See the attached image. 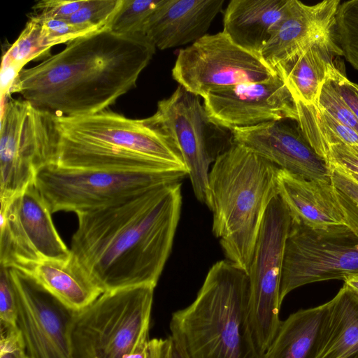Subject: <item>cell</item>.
<instances>
[{"label":"cell","mask_w":358,"mask_h":358,"mask_svg":"<svg viewBox=\"0 0 358 358\" xmlns=\"http://www.w3.org/2000/svg\"><path fill=\"white\" fill-rule=\"evenodd\" d=\"M181 207L177 182L79 213L71 254L103 293L155 287L171 252Z\"/></svg>","instance_id":"1"},{"label":"cell","mask_w":358,"mask_h":358,"mask_svg":"<svg viewBox=\"0 0 358 358\" xmlns=\"http://www.w3.org/2000/svg\"><path fill=\"white\" fill-rule=\"evenodd\" d=\"M155 49L143 36H122L104 29L70 41L59 52L23 69L10 95L18 93L56 116L98 113L136 87Z\"/></svg>","instance_id":"2"},{"label":"cell","mask_w":358,"mask_h":358,"mask_svg":"<svg viewBox=\"0 0 358 358\" xmlns=\"http://www.w3.org/2000/svg\"><path fill=\"white\" fill-rule=\"evenodd\" d=\"M60 136L57 165L122 172L188 171L174 140L145 119L108 110L56 116Z\"/></svg>","instance_id":"3"},{"label":"cell","mask_w":358,"mask_h":358,"mask_svg":"<svg viewBox=\"0 0 358 358\" xmlns=\"http://www.w3.org/2000/svg\"><path fill=\"white\" fill-rule=\"evenodd\" d=\"M278 168L234 142L209 172L208 207L213 234L227 260L247 273L267 208L278 195Z\"/></svg>","instance_id":"4"},{"label":"cell","mask_w":358,"mask_h":358,"mask_svg":"<svg viewBox=\"0 0 358 358\" xmlns=\"http://www.w3.org/2000/svg\"><path fill=\"white\" fill-rule=\"evenodd\" d=\"M248 273L229 260L209 269L195 300L174 312L171 334L189 358H264L249 317Z\"/></svg>","instance_id":"5"},{"label":"cell","mask_w":358,"mask_h":358,"mask_svg":"<svg viewBox=\"0 0 358 358\" xmlns=\"http://www.w3.org/2000/svg\"><path fill=\"white\" fill-rule=\"evenodd\" d=\"M154 289L104 292L77 311L69 329L71 358H125L149 335Z\"/></svg>","instance_id":"6"},{"label":"cell","mask_w":358,"mask_h":358,"mask_svg":"<svg viewBox=\"0 0 358 358\" xmlns=\"http://www.w3.org/2000/svg\"><path fill=\"white\" fill-rule=\"evenodd\" d=\"M0 200L22 192L41 168L57 164L60 136L56 115L29 101L1 99Z\"/></svg>","instance_id":"7"},{"label":"cell","mask_w":358,"mask_h":358,"mask_svg":"<svg viewBox=\"0 0 358 358\" xmlns=\"http://www.w3.org/2000/svg\"><path fill=\"white\" fill-rule=\"evenodd\" d=\"M186 176L188 171L182 169L122 172L52 164L37 171L34 183L51 213L78 214L157 186L181 182Z\"/></svg>","instance_id":"8"},{"label":"cell","mask_w":358,"mask_h":358,"mask_svg":"<svg viewBox=\"0 0 358 358\" xmlns=\"http://www.w3.org/2000/svg\"><path fill=\"white\" fill-rule=\"evenodd\" d=\"M146 120L174 140L196 198L208 206L210 167L234 144L232 130L214 121L199 96L180 85L157 103L156 112Z\"/></svg>","instance_id":"9"},{"label":"cell","mask_w":358,"mask_h":358,"mask_svg":"<svg viewBox=\"0 0 358 358\" xmlns=\"http://www.w3.org/2000/svg\"><path fill=\"white\" fill-rule=\"evenodd\" d=\"M291 224L289 212L278 195L266 211L248 272L250 322L263 355L270 347L282 322L279 318L280 288Z\"/></svg>","instance_id":"10"},{"label":"cell","mask_w":358,"mask_h":358,"mask_svg":"<svg viewBox=\"0 0 358 358\" xmlns=\"http://www.w3.org/2000/svg\"><path fill=\"white\" fill-rule=\"evenodd\" d=\"M277 75L260 55L237 45L223 31L206 34L181 49L172 69L180 85L202 98L213 91Z\"/></svg>","instance_id":"11"},{"label":"cell","mask_w":358,"mask_h":358,"mask_svg":"<svg viewBox=\"0 0 358 358\" xmlns=\"http://www.w3.org/2000/svg\"><path fill=\"white\" fill-rule=\"evenodd\" d=\"M358 273V238L347 226L314 231L292 222L287 238L280 303L292 290L313 282L343 280Z\"/></svg>","instance_id":"12"},{"label":"cell","mask_w":358,"mask_h":358,"mask_svg":"<svg viewBox=\"0 0 358 358\" xmlns=\"http://www.w3.org/2000/svg\"><path fill=\"white\" fill-rule=\"evenodd\" d=\"M1 201L0 266L17 268L71 255L34 182Z\"/></svg>","instance_id":"13"},{"label":"cell","mask_w":358,"mask_h":358,"mask_svg":"<svg viewBox=\"0 0 358 358\" xmlns=\"http://www.w3.org/2000/svg\"><path fill=\"white\" fill-rule=\"evenodd\" d=\"M17 324L31 358H71L69 329L75 311L24 272L8 268Z\"/></svg>","instance_id":"14"},{"label":"cell","mask_w":358,"mask_h":358,"mask_svg":"<svg viewBox=\"0 0 358 358\" xmlns=\"http://www.w3.org/2000/svg\"><path fill=\"white\" fill-rule=\"evenodd\" d=\"M203 99L210 117L231 130L297 118L295 100L278 74L264 81L213 91Z\"/></svg>","instance_id":"15"},{"label":"cell","mask_w":358,"mask_h":358,"mask_svg":"<svg viewBox=\"0 0 358 358\" xmlns=\"http://www.w3.org/2000/svg\"><path fill=\"white\" fill-rule=\"evenodd\" d=\"M234 141L278 167L308 180L331 181L325 161L309 145L299 128L285 120L232 129Z\"/></svg>","instance_id":"16"},{"label":"cell","mask_w":358,"mask_h":358,"mask_svg":"<svg viewBox=\"0 0 358 358\" xmlns=\"http://www.w3.org/2000/svg\"><path fill=\"white\" fill-rule=\"evenodd\" d=\"M340 0L313 5L289 0L285 12L260 52L264 62L275 69L313 43L336 34Z\"/></svg>","instance_id":"17"},{"label":"cell","mask_w":358,"mask_h":358,"mask_svg":"<svg viewBox=\"0 0 358 358\" xmlns=\"http://www.w3.org/2000/svg\"><path fill=\"white\" fill-rule=\"evenodd\" d=\"M224 0H162L145 23L142 35L156 48L193 43L205 35Z\"/></svg>","instance_id":"18"},{"label":"cell","mask_w":358,"mask_h":358,"mask_svg":"<svg viewBox=\"0 0 358 358\" xmlns=\"http://www.w3.org/2000/svg\"><path fill=\"white\" fill-rule=\"evenodd\" d=\"M277 185L292 222L314 231L347 226L331 181L308 180L278 168Z\"/></svg>","instance_id":"19"},{"label":"cell","mask_w":358,"mask_h":358,"mask_svg":"<svg viewBox=\"0 0 358 358\" xmlns=\"http://www.w3.org/2000/svg\"><path fill=\"white\" fill-rule=\"evenodd\" d=\"M340 57L343 52L334 34L313 43L279 65L275 71L295 101L315 105L323 84L337 66L336 58Z\"/></svg>","instance_id":"20"},{"label":"cell","mask_w":358,"mask_h":358,"mask_svg":"<svg viewBox=\"0 0 358 358\" xmlns=\"http://www.w3.org/2000/svg\"><path fill=\"white\" fill-rule=\"evenodd\" d=\"M288 3L289 0H231L224 13L222 31L237 45L260 55Z\"/></svg>","instance_id":"21"},{"label":"cell","mask_w":358,"mask_h":358,"mask_svg":"<svg viewBox=\"0 0 358 358\" xmlns=\"http://www.w3.org/2000/svg\"><path fill=\"white\" fill-rule=\"evenodd\" d=\"M17 268L75 311H79L103 292L71 255L66 259H46Z\"/></svg>","instance_id":"22"},{"label":"cell","mask_w":358,"mask_h":358,"mask_svg":"<svg viewBox=\"0 0 358 358\" xmlns=\"http://www.w3.org/2000/svg\"><path fill=\"white\" fill-rule=\"evenodd\" d=\"M327 304L312 358H358V294L344 284Z\"/></svg>","instance_id":"23"},{"label":"cell","mask_w":358,"mask_h":358,"mask_svg":"<svg viewBox=\"0 0 358 358\" xmlns=\"http://www.w3.org/2000/svg\"><path fill=\"white\" fill-rule=\"evenodd\" d=\"M327 305L299 310L282 321L264 358H312Z\"/></svg>","instance_id":"24"},{"label":"cell","mask_w":358,"mask_h":358,"mask_svg":"<svg viewBox=\"0 0 358 358\" xmlns=\"http://www.w3.org/2000/svg\"><path fill=\"white\" fill-rule=\"evenodd\" d=\"M295 102L298 127L309 145L326 163L333 145L343 144L358 149V132L339 122L316 104Z\"/></svg>","instance_id":"25"},{"label":"cell","mask_w":358,"mask_h":358,"mask_svg":"<svg viewBox=\"0 0 358 358\" xmlns=\"http://www.w3.org/2000/svg\"><path fill=\"white\" fill-rule=\"evenodd\" d=\"M51 48L42 31L40 19L33 15L3 55L1 65L13 64L24 67L30 61L45 56Z\"/></svg>","instance_id":"26"},{"label":"cell","mask_w":358,"mask_h":358,"mask_svg":"<svg viewBox=\"0 0 358 358\" xmlns=\"http://www.w3.org/2000/svg\"><path fill=\"white\" fill-rule=\"evenodd\" d=\"M162 1L121 0L106 29L122 36H143L145 23Z\"/></svg>","instance_id":"27"},{"label":"cell","mask_w":358,"mask_h":358,"mask_svg":"<svg viewBox=\"0 0 358 358\" xmlns=\"http://www.w3.org/2000/svg\"><path fill=\"white\" fill-rule=\"evenodd\" d=\"M331 181L349 229L358 238V182L345 170L329 165Z\"/></svg>","instance_id":"28"},{"label":"cell","mask_w":358,"mask_h":358,"mask_svg":"<svg viewBox=\"0 0 358 358\" xmlns=\"http://www.w3.org/2000/svg\"><path fill=\"white\" fill-rule=\"evenodd\" d=\"M120 3L121 0H85L68 20L100 31L106 29Z\"/></svg>","instance_id":"29"},{"label":"cell","mask_w":358,"mask_h":358,"mask_svg":"<svg viewBox=\"0 0 358 358\" xmlns=\"http://www.w3.org/2000/svg\"><path fill=\"white\" fill-rule=\"evenodd\" d=\"M331 71L322 85L316 105L339 122L358 132V119L341 96L331 78Z\"/></svg>","instance_id":"30"},{"label":"cell","mask_w":358,"mask_h":358,"mask_svg":"<svg viewBox=\"0 0 358 358\" xmlns=\"http://www.w3.org/2000/svg\"><path fill=\"white\" fill-rule=\"evenodd\" d=\"M37 17L41 22L42 31L45 39L51 47L99 31L87 26L73 24L68 20Z\"/></svg>","instance_id":"31"},{"label":"cell","mask_w":358,"mask_h":358,"mask_svg":"<svg viewBox=\"0 0 358 358\" xmlns=\"http://www.w3.org/2000/svg\"><path fill=\"white\" fill-rule=\"evenodd\" d=\"M17 327V305L9 268H0V331Z\"/></svg>","instance_id":"32"},{"label":"cell","mask_w":358,"mask_h":358,"mask_svg":"<svg viewBox=\"0 0 358 358\" xmlns=\"http://www.w3.org/2000/svg\"><path fill=\"white\" fill-rule=\"evenodd\" d=\"M85 0H43L35 6V14L41 18L68 20L84 3Z\"/></svg>","instance_id":"33"},{"label":"cell","mask_w":358,"mask_h":358,"mask_svg":"<svg viewBox=\"0 0 358 358\" xmlns=\"http://www.w3.org/2000/svg\"><path fill=\"white\" fill-rule=\"evenodd\" d=\"M0 332V358H31L18 327Z\"/></svg>","instance_id":"34"},{"label":"cell","mask_w":358,"mask_h":358,"mask_svg":"<svg viewBox=\"0 0 358 358\" xmlns=\"http://www.w3.org/2000/svg\"><path fill=\"white\" fill-rule=\"evenodd\" d=\"M327 166L336 165L358 174V150L345 145H336L330 148Z\"/></svg>","instance_id":"35"},{"label":"cell","mask_w":358,"mask_h":358,"mask_svg":"<svg viewBox=\"0 0 358 358\" xmlns=\"http://www.w3.org/2000/svg\"><path fill=\"white\" fill-rule=\"evenodd\" d=\"M331 76L341 96L358 119V91L355 83L348 79L345 71L338 66L332 70Z\"/></svg>","instance_id":"36"},{"label":"cell","mask_w":358,"mask_h":358,"mask_svg":"<svg viewBox=\"0 0 358 358\" xmlns=\"http://www.w3.org/2000/svg\"><path fill=\"white\" fill-rule=\"evenodd\" d=\"M162 338L143 337L125 358H160Z\"/></svg>","instance_id":"37"},{"label":"cell","mask_w":358,"mask_h":358,"mask_svg":"<svg viewBox=\"0 0 358 358\" xmlns=\"http://www.w3.org/2000/svg\"><path fill=\"white\" fill-rule=\"evenodd\" d=\"M24 68L17 64L1 65L0 76L1 98L10 96V90L19 73Z\"/></svg>","instance_id":"38"},{"label":"cell","mask_w":358,"mask_h":358,"mask_svg":"<svg viewBox=\"0 0 358 358\" xmlns=\"http://www.w3.org/2000/svg\"><path fill=\"white\" fill-rule=\"evenodd\" d=\"M160 358H189L179 340L172 334L162 339Z\"/></svg>","instance_id":"39"},{"label":"cell","mask_w":358,"mask_h":358,"mask_svg":"<svg viewBox=\"0 0 358 358\" xmlns=\"http://www.w3.org/2000/svg\"><path fill=\"white\" fill-rule=\"evenodd\" d=\"M343 281L344 284L358 294V273L346 276Z\"/></svg>","instance_id":"40"},{"label":"cell","mask_w":358,"mask_h":358,"mask_svg":"<svg viewBox=\"0 0 358 358\" xmlns=\"http://www.w3.org/2000/svg\"><path fill=\"white\" fill-rule=\"evenodd\" d=\"M345 170V169H344ZM346 171V170H345ZM356 181L358 182V174L346 171Z\"/></svg>","instance_id":"41"},{"label":"cell","mask_w":358,"mask_h":358,"mask_svg":"<svg viewBox=\"0 0 358 358\" xmlns=\"http://www.w3.org/2000/svg\"><path fill=\"white\" fill-rule=\"evenodd\" d=\"M355 87H356V88H357V90L358 91V84L355 83Z\"/></svg>","instance_id":"42"}]
</instances>
